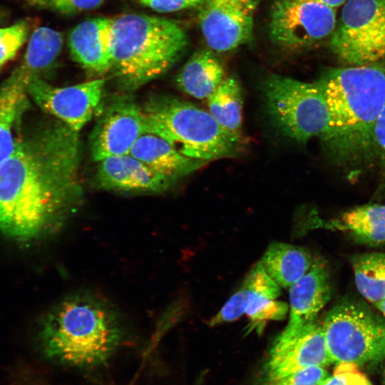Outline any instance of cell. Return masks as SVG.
<instances>
[{"label":"cell","mask_w":385,"mask_h":385,"mask_svg":"<svg viewBox=\"0 0 385 385\" xmlns=\"http://www.w3.org/2000/svg\"><path fill=\"white\" fill-rule=\"evenodd\" d=\"M63 45L62 34L48 27L36 29L30 37L21 63L14 70L28 83L35 78H42L56 61Z\"/></svg>","instance_id":"44dd1931"},{"label":"cell","mask_w":385,"mask_h":385,"mask_svg":"<svg viewBox=\"0 0 385 385\" xmlns=\"http://www.w3.org/2000/svg\"><path fill=\"white\" fill-rule=\"evenodd\" d=\"M96 182L105 190L145 193L162 192L175 183L129 153L99 161Z\"/></svg>","instance_id":"5bb4252c"},{"label":"cell","mask_w":385,"mask_h":385,"mask_svg":"<svg viewBox=\"0 0 385 385\" xmlns=\"http://www.w3.org/2000/svg\"><path fill=\"white\" fill-rule=\"evenodd\" d=\"M307 1H317L319 3H322L323 4H325L327 6H329L332 8H337L339 6L342 5L343 4L346 3L347 0H307Z\"/></svg>","instance_id":"836d02e7"},{"label":"cell","mask_w":385,"mask_h":385,"mask_svg":"<svg viewBox=\"0 0 385 385\" xmlns=\"http://www.w3.org/2000/svg\"><path fill=\"white\" fill-rule=\"evenodd\" d=\"M329 376L323 366H308L262 385H323Z\"/></svg>","instance_id":"83f0119b"},{"label":"cell","mask_w":385,"mask_h":385,"mask_svg":"<svg viewBox=\"0 0 385 385\" xmlns=\"http://www.w3.org/2000/svg\"><path fill=\"white\" fill-rule=\"evenodd\" d=\"M338 228L372 244L385 242V205H365L344 212L339 221L333 222Z\"/></svg>","instance_id":"603a6c76"},{"label":"cell","mask_w":385,"mask_h":385,"mask_svg":"<svg viewBox=\"0 0 385 385\" xmlns=\"http://www.w3.org/2000/svg\"><path fill=\"white\" fill-rule=\"evenodd\" d=\"M29 33V25L24 20L0 27V68L15 57L27 40Z\"/></svg>","instance_id":"484cf974"},{"label":"cell","mask_w":385,"mask_h":385,"mask_svg":"<svg viewBox=\"0 0 385 385\" xmlns=\"http://www.w3.org/2000/svg\"><path fill=\"white\" fill-rule=\"evenodd\" d=\"M258 0H205L199 14L202 33L216 51L232 50L251 37Z\"/></svg>","instance_id":"4fadbf2b"},{"label":"cell","mask_w":385,"mask_h":385,"mask_svg":"<svg viewBox=\"0 0 385 385\" xmlns=\"http://www.w3.org/2000/svg\"><path fill=\"white\" fill-rule=\"evenodd\" d=\"M245 283L247 284L246 282ZM247 287L250 288V292L245 313L250 321L249 332L255 330L258 334H260L267 322L282 320L286 317L289 310L287 303L254 290L248 285Z\"/></svg>","instance_id":"d4e9b609"},{"label":"cell","mask_w":385,"mask_h":385,"mask_svg":"<svg viewBox=\"0 0 385 385\" xmlns=\"http://www.w3.org/2000/svg\"><path fill=\"white\" fill-rule=\"evenodd\" d=\"M328 270L316 260L308 272L289 287V319L284 331L294 332L314 321L330 298Z\"/></svg>","instance_id":"9a60e30c"},{"label":"cell","mask_w":385,"mask_h":385,"mask_svg":"<svg viewBox=\"0 0 385 385\" xmlns=\"http://www.w3.org/2000/svg\"><path fill=\"white\" fill-rule=\"evenodd\" d=\"M129 154L175 183L208 163L184 155L165 139L148 131L137 139Z\"/></svg>","instance_id":"e0dca14e"},{"label":"cell","mask_w":385,"mask_h":385,"mask_svg":"<svg viewBox=\"0 0 385 385\" xmlns=\"http://www.w3.org/2000/svg\"><path fill=\"white\" fill-rule=\"evenodd\" d=\"M78 132L54 121L20 132L0 165V231L20 242L56 234L83 200Z\"/></svg>","instance_id":"6da1fadb"},{"label":"cell","mask_w":385,"mask_h":385,"mask_svg":"<svg viewBox=\"0 0 385 385\" xmlns=\"http://www.w3.org/2000/svg\"><path fill=\"white\" fill-rule=\"evenodd\" d=\"M125 327L118 309L88 291L70 294L42 319L38 344L48 359L89 368L105 364L123 342Z\"/></svg>","instance_id":"3957f363"},{"label":"cell","mask_w":385,"mask_h":385,"mask_svg":"<svg viewBox=\"0 0 385 385\" xmlns=\"http://www.w3.org/2000/svg\"><path fill=\"white\" fill-rule=\"evenodd\" d=\"M335 54L351 66L385 57V0H347L333 32Z\"/></svg>","instance_id":"ba28073f"},{"label":"cell","mask_w":385,"mask_h":385,"mask_svg":"<svg viewBox=\"0 0 385 385\" xmlns=\"http://www.w3.org/2000/svg\"><path fill=\"white\" fill-rule=\"evenodd\" d=\"M111 19L94 18L76 25L68 36L73 59L97 73L111 69Z\"/></svg>","instance_id":"2e32d148"},{"label":"cell","mask_w":385,"mask_h":385,"mask_svg":"<svg viewBox=\"0 0 385 385\" xmlns=\"http://www.w3.org/2000/svg\"><path fill=\"white\" fill-rule=\"evenodd\" d=\"M187 46L172 20L138 14L111 19V69L118 86L134 91L166 73Z\"/></svg>","instance_id":"277c9868"},{"label":"cell","mask_w":385,"mask_h":385,"mask_svg":"<svg viewBox=\"0 0 385 385\" xmlns=\"http://www.w3.org/2000/svg\"><path fill=\"white\" fill-rule=\"evenodd\" d=\"M331 364L322 324L313 321L294 332L283 330L276 338L263 369L262 382L308 366Z\"/></svg>","instance_id":"8fae6325"},{"label":"cell","mask_w":385,"mask_h":385,"mask_svg":"<svg viewBox=\"0 0 385 385\" xmlns=\"http://www.w3.org/2000/svg\"><path fill=\"white\" fill-rule=\"evenodd\" d=\"M317 82L329 115L322 138L329 154L345 165L375 155L374 130L385 104V68L374 63L333 68Z\"/></svg>","instance_id":"7a4b0ae2"},{"label":"cell","mask_w":385,"mask_h":385,"mask_svg":"<svg viewBox=\"0 0 385 385\" xmlns=\"http://www.w3.org/2000/svg\"><path fill=\"white\" fill-rule=\"evenodd\" d=\"M267 113L277 128L298 143L325 135L328 108L319 83L272 75L262 86Z\"/></svg>","instance_id":"8992f818"},{"label":"cell","mask_w":385,"mask_h":385,"mask_svg":"<svg viewBox=\"0 0 385 385\" xmlns=\"http://www.w3.org/2000/svg\"><path fill=\"white\" fill-rule=\"evenodd\" d=\"M374 149L375 155L385 173V104L378 118L374 130Z\"/></svg>","instance_id":"1f68e13d"},{"label":"cell","mask_w":385,"mask_h":385,"mask_svg":"<svg viewBox=\"0 0 385 385\" xmlns=\"http://www.w3.org/2000/svg\"><path fill=\"white\" fill-rule=\"evenodd\" d=\"M323 385H373L369 379L354 364H337L334 374Z\"/></svg>","instance_id":"f546056e"},{"label":"cell","mask_w":385,"mask_h":385,"mask_svg":"<svg viewBox=\"0 0 385 385\" xmlns=\"http://www.w3.org/2000/svg\"><path fill=\"white\" fill-rule=\"evenodd\" d=\"M106 79L98 78L66 87H56L43 78L26 85L29 96L45 112L79 132L101 103Z\"/></svg>","instance_id":"30bf717a"},{"label":"cell","mask_w":385,"mask_h":385,"mask_svg":"<svg viewBox=\"0 0 385 385\" xmlns=\"http://www.w3.org/2000/svg\"><path fill=\"white\" fill-rule=\"evenodd\" d=\"M356 287L373 304L385 299V252H371L352 261Z\"/></svg>","instance_id":"cb8c5ba5"},{"label":"cell","mask_w":385,"mask_h":385,"mask_svg":"<svg viewBox=\"0 0 385 385\" xmlns=\"http://www.w3.org/2000/svg\"><path fill=\"white\" fill-rule=\"evenodd\" d=\"M260 262L267 273L284 288L297 282L312 265V257L305 249L284 242L271 244Z\"/></svg>","instance_id":"ffe728a7"},{"label":"cell","mask_w":385,"mask_h":385,"mask_svg":"<svg viewBox=\"0 0 385 385\" xmlns=\"http://www.w3.org/2000/svg\"><path fill=\"white\" fill-rule=\"evenodd\" d=\"M143 108L129 96L113 101L96 124L90 138L93 159L128 154L137 139L147 132Z\"/></svg>","instance_id":"7c38bea8"},{"label":"cell","mask_w":385,"mask_h":385,"mask_svg":"<svg viewBox=\"0 0 385 385\" xmlns=\"http://www.w3.org/2000/svg\"><path fill=\"white\" fill-rule=\"evenodd\" d=\"M322 329L332 363L359 366L385 356V324L359 304L346 302L334 307Z\"/></svg>","instance_id":"52a82bcc"},{"label":"cell","mask_w":385,"mask_h":385,"mask_svg":"<svg viewBox=\"0 0 385 385\" xmlns=\"http://www.w3.org/2000/svg\"><path fill=\"white\" fill-rule=\"evenodd\" d=\"M210 113L230 133L242 137V92L238 81L227 77L207 98Z\"/></svg>","instance_id":"7402d4cb"},{"label":"cell","mask_w":385,"mask_h":385,"mask_svg":"<svg viewBox=\"0 0 385 385\" xmlns=\"http://www.w3.org/2000/svg\"><path fill=\"white\" fill-rule=\"evenodd\" d=\"M15 381L16 385H39L26 373L19 371L15 374Z\"/></svg>","instance_id":"d6a6232c"},{"label":"cell","mask_w":385,"mask_h":385,"mask_svg":"<svg viewBox=\"0 0 385 385\" xmlns=\"http://www.w3.org/2000/svg\"><path fill=\"white\" fill-rule=\"evenodd\" d=\"M336 10L307 0H278L273 5L270 34L277 43L291 48L312 46L331 35Z\"/></svg>","instance_id":"9c48e42d"},{"label":"cell","mask_w":385,"mask_h":385,"mask_svg":"<svg viewBox=\"0 0 385 385\" xmlns=\"http://www.w3.org/2000/svg\"><path fill=\"white\" fill-rule=\"evenodd\" d=\"M104 0H26L36 8L48 9L61 14H74L98 7Z\"/></svg>","instance_id":"f1b7e54d"},{"label":"cell","mask_w":385,"mask_h":385,"mask_svg":"<svg viewBox=\"0 0 385 385\" xmlns=\"http://www.w3.org/2000/svg\"><path fill=\"white\" fill-rule=\"evenodd\" d=\"M250 289L243 282L241 287L225 303L220 310L209 322L210 326H215L239 319L246 310Z\"/></svg>","instance_id":"4316f807"},{"label":"cell","mask_w":385,"mask_h":385,"mask_svg":"<svg viewBox=\"0 0 385 385\" xmlns=\"http://www.w3.org/2000/svg\"><path fill=\"white\" fill-rule=\"evenodd\" d=\"M374 305L385 317V299L376 302Z\"/></svg>","instance_id":"e575fe53"},{"label":"cell","mask_w":385,"mask_h":385,"mask_svg":"<svg viewBox=\"0 0 385 385\" xmlns=\"http://www.w3.org/2000/svg\"><path fill=\"white\" fill-rule=\"evenodd\" d=\"M225 79L219 61L207 51L196 52L183 66L176 77L178 87L197 98H207Z\"/></svg>","instance_id":"d6986e66"},{"label":"cell","mask_w":385,"mask_h":385,"mask_svg":"<svg viewBox=\"0 0 385 385\" xmlns=\"http://www.w3.org/2000/svg\"><path fill=\"white\" fill-rule=\"evenodd\" d=\"M29 97L26 83L14 71L0 84V165L14 148Z\"/></svg>","instance_id":"ac0fdd59"},{"label":"cell","mask_w":385,"mask_h":385,"mask_svg":"<svg viewBox=\"0 0 385 385\" xmlns=\"http://www.w3.org/2000/svg\"><path fill=\"white\" fill-rule=\"evenodd\" d=\"M147 132L154 133L185 156L210 162L237 156L242 138L222 128L207 111L170 96L150 97L142 107Z\"/></svg>","instance_id":"5b68a950"},{"label":"cell","mask_w":385,"mask_h":385,"mask_svg":"<svg viewBox=\"0 0 385 385\" xmlns=\"http://www.w3.org/2000/svg\"><path fill=\"white\" fill-rule=\"evenodd\" d=\"M145 6L158 12H172L196 6L202 0H139Z\"/></svg>","instance_id":"4dcf8cb0"}]
</instances>
